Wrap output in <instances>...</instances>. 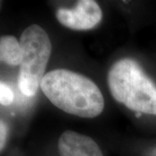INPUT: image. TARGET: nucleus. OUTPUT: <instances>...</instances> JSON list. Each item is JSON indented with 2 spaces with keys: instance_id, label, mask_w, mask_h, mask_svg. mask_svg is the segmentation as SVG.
<instances>
[{
  "instance_id": "nucleus-1",
  "label": "nucleus",
  "mask_w": 156,
  "mask_h": 156,
  "mask_svg": "<svg viewBox=\"0 0 156 156\" xmlns=\"http://www.w3.org/2000/svg\"><path fill=\"white\" fill-rule=\"evenodd\" d=\"M40 88L58 108L69 115L94 118L104 108V98L89 78L65 69L46 73Z\"/></svg>"
},
{
  "instance_id": "nucleus-2",
  "label": "nucleus",
  "mask_w": 156,
  "mask_h": 156,
  "mask_svg": "<svg viewBox=\"0 0 156 156\" xmlns=\"http://www.w3.org/2000/svg\"><path fill=\"white\" fill-rule=\"evenodd\" d=\"M108 84L118 102L140 114L156 115V87L136 61H117L108 73Z\"/></svg>"
},
{
  "instance_id": "nucleus-3",
  "label": "nucleus",
  "mask_w": 156,
  "mask_h": 156,
  "mask_svg": "<svg viewBox=\"0 0 156 156\" xmlns=\"http://www.w3.org/2000/svg\"><path fill=\"white\" fill-rule=\"evenodd\" d=\"M22 62L17 76L18 88L23 94L33 96L40 88L51 53L48 34L37 24H31L20 37Z\"/></svg>"
},
{
  "instance_id": "nucleus-4",
  "label": "nucleus",
  "mask_w": 156,
  "mask_h": 156,
  "mask_svg": "<svg viewBox=\"0 0 156 156\" xmlns=\"http://www.w3.org/2000/svg\"><path fill=\"white\" fill-rule=\"evenodd\" d=\"M56 18L58 22L67 28L87 30L93 29L101 22L102 12L95 1L81 0L72 9H58Z\"/></svg>"
},
{
  "instance_id": "nucleus-5",
  "label": "nucleus",
  "mask_w": 156,
  "mask_h": 156,
  "mask_svg": "<svg viewBox=\"0 0 156 156\" xmlns=\"http://www.w3.org/2000/svg\"><path fill=\"white\" fill-rule=\"evenodd\" d=\"M60 156H103L100 147L89 136L67 130L58 140Z\"/></svg>"
},
{
  "instance_id": "nucleus-6",
  "label": "nucleus",
  "mask_w": 156,
  "mask_h": 156,
  "mask_svg": "<svg viewBox=\"0 0 156 156\" xmlns=\"http://www.w3.org/2000/svg\"><path fill=\"white\" fill-rule=\"evenodd\" d=\"M20 42L12 36H4L0 39V59L10 66H20L22 62Z\"/></svg>"
},
{
  "instance_id": "nucleus-7",
  "label": "nucleus",
  "mask_w": 156,
  "mask_h": 156,
  "mask_svg": "<svg viewBox=\"0 0 156 156\" xmlns=\"http://www.w3.org/2000/svg\"><path fill=\"white\" fill-rule=\"evenodd\" d=\"M14 100V94L5 83L1 82L0 83V102L3 106H9Z\"/></svg>"
},
{
  "instance_id": "nucleus-8",
  "label": "nucleus",
  "mask_w": 156,
  "mask_h": 156,
  "mask_svg": "<svg viewBox=\"0 0 156 156\" xmlns=\"http://www.w3.org/2000/svg\"><path fill=\"white\" fill-rule=\"evenodd\" d=\"M7 134H8V127L5 122L1 121V122H0V148H1V151L4 149L5 145Z\"/></svg>"
}]
</instances>
